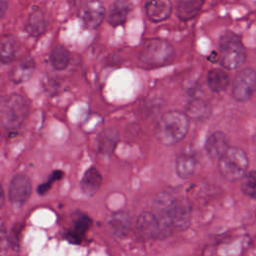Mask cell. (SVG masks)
Wrapping results in <instances>:
<instances>
[{"instance_id": "1", "label": "cell", "mask_w": 256, "mask_h": 256, "mask_svg": "<svg viewBox=\"0 0 256 256\" xmlns=\"http://www.w3.org/2000/svg\"><path fill=\"white\" fill-rule=\"evenodd\" d=\"M155 215L159 219L164 238L173 230H186L191 223V208L184 201L173 199L167 193H160L154 200Z\"/></svg>"}, {"instance_id": "2", "label": "cell", "mask_w": 256, "mask_h": 256, "mask_svg": "<svg viewBox=\"0 0 256 256\" xmlns=\"http://www.w3.org/2000/svg\"><path fill=\"white\" fill-rule=\"evenodd\" d=\"M189 130V118L180 111H168L157 122L155 135L163 145H173L181 141Z\"/></svg>"}, {"instance_id": "3", "label": "cell", "mask_w": 256, "mask_h": 256, "mask_svg": "<svg viewBox=\"0 0 256 256\" xmlns=\"http://www.w3.org/2000/svg\"><path fill=\"white\" fill-rule=\"evenodd\" d=\"M28 114V103L18 93L8 94L0 99V123L8 129H16L22 125Z\"/></svg>"}, {"instance_id": "4", "label": "cell", "mask_w": 256, "mask_h": 256, "mask_svg": "<svg viewBox=\"0 0 256 256\" xmlns=\"http://www.w3.org/2000/svg\"><path fill=\"white\" fill-rule=\"evenodd\" d=\"M175 50L166 40L152 38L146 40L140 51L139 60L149 67L164 66L173 61Z\"/></svg>"}, {"instance_id": "5", "label": "cell", "mask_w": 256, "mask_h": 256, "mask_svg": "<svg viewBox=\"0 0 256 256\" xmlns=\"http://www.w3.org/2000/svg\"><path fill=\"white\" fill-rule=\"evenodd\" d=\"M249 160L245 151L239 147H229L218 160V170L221 176L229 182L242 179L247 173Z\"/></svg>"}, {"instance_id": "6", "label": "cell", "mask_w": 256, "mask_h": 256, "mask_svg": "<svg viewBox=\"0 0 256 256\" xmlns=\"http://www.w3.org/2000/svg\"><path fill=\"white\" fill-rule=\"evenodd\" d=\"M246 59L245 48L239 36L226 33L221 37L219 45V62L222 67L234 70L243 65Z\"/></svg>"}, {"instance_id": "7", "label": "cell", "mask_w": 256, "mask_h": 256, "mask_svg": "<svg viewBox=\"0 0 256 256\" xmlns=\"http://www.w3.org/2000/svg\"><path fill=\"white\" fill-rule=\"evenodd\" d=\"M256 90V72L245 68L237 73L232 84V96L239 102L249 100Z\"/></svg>"}, {"instance_id": "8", "label": "cell", "mask_w": 256, "mask_h": 256, "mask_svg": "<svg viewBox=\"0 0 256 256\" xmlns=\"http://www.w3.org/2000/svg\"><path fill=\"white\" fill-rule=\"evenodd\" d=\"M32 193V184L29 177L25 174L15 175L8 190L10 202L15 206H22L30 197Z\"/></svg>"}, {"instance_id": "9", "label": "cell", "mask_w": 256, "mask_h": 256, "mask_svg": "<svg viewBox=\"0 0 256 256\" xmlns=\"http://www.w3.org/2000/svg\"><path fill=\"white\" fill-rule=\"evenodd\" d=\"M136 227L138 231L146 238H149V239L164 238L159 219L153 212H150V211L142 212L137 218Z\"/></svg>"}, {"instance_id": "10", "label": "cell", "mask_w": 256, "mask_h": 256, "mask_svg": "<svg viewBox=\"0 0 256 256\" xmlns=\"http://www.w3.org/2000/svg\"><path fill=\"white\" fill-rule=\"evenodd\" d=\"M91 225L92 219L87 214L77 212L73 216L72 226L66 232V239L73 244H79L85 237Z\"/></svg>"}, {"instance_id": "11", "label": "cell", "mask_w": 256, "mask_h": 256, "mask_svg": "<svg viewBox=\"0 0 256 256\" xmlns=\"http://www.w3.org/2000/svg\"><path fill=\"white\" fill-rule=\"evenodd\" d=\"M105 17V7L100 0L88 1L81 10V19L87 28H96Z\"/></svg>"}, {"instance_id": "12", "label": "cell", "mask_w": 256, "mask_h": 256, "mask_svg": "<svg viewBox=\"0 0 256 256\" xmlns=\"http://www.w3.org/2000/svg\"><path fill=\"white\" fill-rule=\"evenodd\" d=\"M229 149V141L222 131H215L209 135L205 143L207 156L212 160H219Z\"/></svg>"}, {"instance_id": "13", "label": "cell", "mask_w": 256, "mask_h": 256, "mask_svg": "<svg viewBox=\"0 0 256 256\" xmlns=\"http://www.w3.org/2000/svg\"><path fill=\"white\" fill-rule=\"evenodd\" d=\"M145 10L148 18L153 22L166 20L172 11L171 0H147Z\"/></svg>"}, {"instance_id": "14", "label": "cell", "mask_w": 256, "mask_h": 256, "mask_svg": "<svg viewBox=\"0 0 256 256\" xmlns=\"http://www.w3.org/2000/svg\"><path fill=\"white\" fill-rule=\"evenodd\" d=\"M102 183V176L95 167L88 168L82 176L80 187L86 196H93L97 193Z\"/></svg>"}, {"instance_id": "15", "label": "cell", "mask_w": 256, "mask_h": 256, "mask_svg": "<svg viewBox=\"0 0 256 256\" xmlns=\"http://www.w3.org/2000/svg\"><path fill=\"white\" fill-rule=\"evenodd\" d=\"M35 68L34 60L27 56L19 60L10 72V79L14 83H22L31 78Z\"/></svg>"}, {"instance_id": "16", "label": "cell", "mask_w": 256, "mask_h": 256, "mask_svg": "<svg viewBox=\"0 0 256 256\" xmlns=\"http://www.w3.org/2000/svg\"><path fill=\"white\" fill-rule=\"evenodd\" d=\"M196 168V157L192 152H183L178 155L175 162V171L182 179L190 178Z\"/></svg>"}, {"instance_id": "17", "label": "cell", "mask_w": 256, "mask_h": 256, "mask_svg": "<svg viewBox=\"0 0 256 256\" xmlns=\"http://www.w3.org/2000/svg\"><path fill=\"white\" fill-rule=\"evenodd\" d=\"M119 140V134L118 131L114 128H107L104 129L97 140V146L98 151L102 155L109 156L113 153L117 143Z\"/></svg>"}, {"instance_id": "18", "label": "cell", "mask_w": 256, "mask_h": 256, "mask_svg": "<svg viewBox=\"0 0 256 256\" xmlns=\"http://www.w3.org/2000/svg\"><path fill=\"white\" fill-rule=\"evenodd\" d=\"M130 10L131 4L128 2V0H116L108 12V23L114 27L122 25L125 22Z\"/></svg>"}, {"instance_id": "19", "label": "cell", "mask_w": 256, "mask_h": 256, "mask_svg": "<svg viewBox=\"0 0 256 256\" xmlns=\"http://www.w3.org/2000/svg\"><path fill=\"white\" fill-rule=\"evenodd\" d=\"M19 52V43L15 36L6 35L0 39V61L11 63L14 61Z\"/></svg>"}, {"instance_id": "20", "label": "cell", "mask_w": 256, "mask_h": 256, "mask_svg": "<svg viewBox=\"0 0 256 256\" xmlns=\"http://www.w3.org/2000/svg\"><path fill=\"white\" fill-rule=\"evenodd\" d=\"M205 0H178L176 14L179 19L187 21L194 18L201 10Z\"/></svg>"}, {"instance_id": "21", "label": "cell", "mask_w": 256, "mask_h": 256, "mask_svg": "<svg viewBox=\"0 0 256 256\" xmlns=\"http://www.w3.org/2000/svg\"><path fill=\"white\" fill-rule=\"evenodd\" d=\"M211 111L212 109L208 102L203 99H194L188 104L186 115L194 120H205L210 117Z\"/></svg>"}, {"instance_id": "22", "label": "cell", "mask_w": 256, "mask_h": 256, "mask_svg": "<svg viewBox=\"0 0 256 256\" xmlns=\"http://www.w3.org/2000/svg\"><path fill=\"white\" fill-rule=\"evenodd\" d=\"M229 76L221 69H213L208 72L207 83L211 91L219 93L224 91L229 85Z\"/></svg>"}, {"instance_id": "23", "label": "cell", "mask_w": 256, "mask_h": 256, "mask_svg": "<svg viewBox=\"0 0 256 256\" xmlns=\"http://www.w3.org/2000/svg\"><path fill=\"white\" fill-rule=\"evenodd\" d=\"M46 28V20L43 12L36 10L30 13V15L27 18L25 29L26 32L30 36H39L41 35Z\"/></svg>"}, {"instance_id": "24", "label": "cell", "mask_w": 256, "mask_h": 256, "mask_svg": "<svg viewBox=\"0 0 256 256\" xmlns=\"http://www.w3.org/2000/svg\"><path fill=\"white\" fill-rule=\"evenodd\" d=\"M109 226L116 236H126L130 228V219L128 214L124 212H118L113 214L109 219Z\"/></svg>"}, {"instance_id": "25", "label": "cell", "mask_w": 256, "mask_h": 256, "mask_svg": "<svg viewBox=\"0 0 256 256\" xmlns=\"http://www.w3.org/2000/svg\"><path fill=\"white\" fill-rule=\"evenodd\" d=\"M69 61L70 54L65 47L59 45L52 49L50 53V62L56 70L65 69L69 64Z\"/></svg>"}, {"instance_id": "26", "label": "cell", "mask_w": 256, "mask_h": 256, "mask_svg": "<svg viewBox=\"0 0 256 256\" xmlns=\"http://www.w3.org/2000/svg\"><path fill=\"white\" fill-rule=\"evenodd\" d=\"M241 190L246 196L252 199H256V171L255 170L247 172L245 176L242 178Z\"/></svg>"}, {"instance_id": "27", "label": "cell", "mask_w": 256, "mask_h": 256, "mask_svg": "<svg viewBox=\"0 0 256 256\" xmlns=\"http://www.w3.org/2000/svg\"><path fill=\"white\" fill-rule=\"evenodd\" d=\"M62 177H63V172H62L61 170H55V171H53V172L50 174V176L48 177V179H47L45 182L41 183V184L38 186V188H37L38 193H39L40 195H43V194L47 193V191L51 188L52 184H53L55 181L60 180Z\"/></svg>"}, {"instance_id": "28", "label": "cell", "mask_w": 256, "mask_h": 256, "mask_svg": "<svg viewBox=\"0 0 256 256\" xmlns=\"http://www.w3.org/2000/svg\"><path fill=\"white\" fill-rule=\"evenodd\" d=\"M21 231V228H20V225H15L12 229H11V234H10V238H9V243L11 245H15L17 246L18 245V242H19V233Z\"/></svg>"}, {"instance_id": "29", "label": "cell", "mask_w": 256, "mask_h": 256, "mask_svg": "<svg viewBox=\"0 0 256 256\" xmlns=\"http://www.w3.org/2000/svg\"><path fill=\"white\" fill-rule=\"evenodd\" d=\"M7 243H9V240L7 239V236H6V233H5V230L3 228L0 227V250H3L5 249Z\"/></svg>"}, {"instance_id": "30", "label": "cell", "mask_w": 256, "mask_h": 256, "mask_svg": "<svg viewBox=\"0 0 256 256\" xmlns=\"http://www.w3.org/2000/svg\"><path fill=\"white\" fill-rule=\"evenodd\" d=\"M7 9H8V1L0 0V18L6 13Z\"/></svg>"}, {"instance_id": "31", "label": "cell", "mask_w": 256, "mask_h": 256, "mask_svg": "<svg viewBox=\"0 0 256 256\" xmlns=\"http://www.w3.org/2000/svg\"><path fill=\"white\" fill-rule=\"evenodd\" d=\"M4 204V191L2 188V185L0 183V208L3 206Z\"/></svg>"}, {"instance_id": "32", "label": "cell", "mask_w": 256, "mask_h": 256, "mask_svg": "<svg viewBox=\"0 0 256 256\" xmlns=\"http://www.w3.org/2000/svg\"><path fill=\"white\" fill-rule=\"evenodd\" d=\"M255 218H256V211H255Z\"/></svg>"}]
</instances>
